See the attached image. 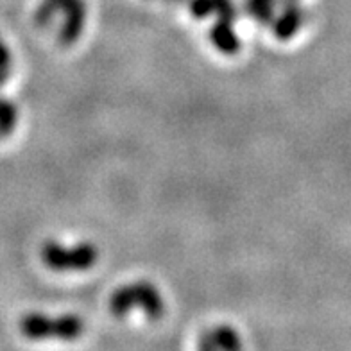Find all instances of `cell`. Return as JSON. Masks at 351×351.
<instances>
[{
    "mask_svg": "<svg viewBox=\"0 0 351 351\" xmlns=\"http://www.w3.org/2000/svg\"><path fill=\"white\" fill-rule=\"evenodd\" d=\"M111 315L115 317H125L133 310H140L142 314L147 315L151 321L162 319L165 314V300L162 292L158 291L154 283L147 280L128 283L117 289L108 301Z\"/></svg>",
    "mask_w": 351,
    "mask_h": 351,
    "instance_id": "obj_1",
    "label": "cell"
},
{
    "mask_svg": "<svg viewBox=\"0 0 351 351\" xmlns=\"http://www.w3.org/2000/svg\"><path fill=\"white\" fill-rule=\"evenodd\" d=\"M61 14L63 23L60 27L61 45H74L83 34L86 25V4L84 0H43L34 13V22L40 27H49L52 20Z\"/></svg>",
    "mask_w": 351,
    "mask_h": 351,
    "instance_id": "obj_2",
    "label": "cell"
},
{
    "mask_svg": "<svg viewBox=\"0 0 351 351\" xmlns=\"http://www.w3.org/2000/svg\"><path fill=\"white\" fill-rule=\"evenodd\" d=\"M20 332L31 341H75L83 335L84 321L75 314L47 315L31 312L20 321Z\"/></svg>",
    "mask_w": 351,
    "mask_h": 351,
    "instance_id": "obj_3",
    "label": "cell"
},
{
    "mask_svg": "<svg viewBox=\"0 0 351 351\" xmlns=\"http://www.w3.org/2000/svg\"><path fill=\"white\" fill-rule=\"evenodd\" d=\"M40 258L43 265L54 273H81L92 269L99 262V250L92 242L65 245L49 241L42 245Z\"/></svg>",
    "mask_w": 351,
    "mask_h": 351,
    "instance_id": "obj_4",
    "label": "cell"
},
{
    "mask_svg": "<svg viewBox=\"0 0 351 351\" xmlns=\"http://www.w3.org/2000/svg\"><path fill=\"white\" fill-rule=\"evenodd\" d=\"M197 348L201 350H241L242 339L235 328L231 326H215L208 332L201 333Z\"/></svg>",
    "mask_w": 351,
    "mask_h": 351,
    "instance_id": "obj_5",
    "label": "cell"
},
{
    "mask_svg": "<svg viewBox=\"0 0 351 351\" xmlns=\"http://www.w3.org/2000/svg\"><path fill=\"white\" fill-rule=\"evenodd\" d=\"M210 42L224 56H235L241 51V40L235 31V22L231 20H221L213 23L210 29Z\"/></svg>",
    "mask_w": 351,
    "mask_h": 351,
    "instance_id": "obj_6",
    "label": "cell"
},
{
    "mask_svg": "<svg viewBox=\"0 0 351 351\" xmlns=\"http://www.w3.org/2000/svg\"><path fill=\"white\" fill-rule=\"evenodd\" d=\"M305 22V13L301 10L296 2H289L285 10L280 13L276 20L273 22V33L278 40L287 42L294 38V34L298 33Z\"/></svg>",
    "mask_w": 351,
    "mask_h": 351,
    "instance_id": "obj_7",
    "label": "cell"
},
{
    "mask_svg": "<svg viewBox=\"0 0 351 351\" xmlns=\"http://www.w3.org/2000/svg\"><path fill=\"white\" fill-rule=\"evenodd\" d=\"M19 124V110L13 102L0 97V138L10 136Z\"/></svg>",
    "mask_w": 351,
    "mask_h": 351,
    "instance_id": "obj_8",
    "label": "cell"
},
{
    "mask_svg": "<svg viewBox=\"0 0 351 351\" xmlns=\"http://www.w3.org/2000/svg\"><path fill=\"white\" fill-rule=\"evenodd\" d=\"M274 2L276 0H247L245 11L258 23H269L273 22Z\"/></svg>",
    "mask_w": 351,
    "mask_h": 351,
    "instance_id": "obj_9",
    "label": "cell"
},
{
    "mask_svg": "<svg viewBox=\"0 0 351 351\" xmlns=\"http://www.w3.org/2000/svg\"><path fill=\"white\" fill-rule=\"evenodd\" d=\"M11 65H13V56H11L10 47L0 38V86L8 83L11 75Z\"/></svg>",
    "mask_w": 351,
    "mask_h": 351,
    "instance_id": "obj_10",
    "label": "cell"
},
{
    "mask_svg": "<svg viewBox=\"0 0 351 351\" xmlns=\"http://www.w3.org/2000/svg\"><path fill=\"white\" fill-rule=\"evenodd\" d=\"M213 14H217L221 20H237V10L233 0H213Z\"/></svg>",
    "mask_w": 351,
    "mask_h": 351,
    "instance_id": "obj_11",
    "label": "cell"
},
{
    "mask_svg": "<svg viewBox=\"0 0 351 351\" xmlns=\"http://www.w3.org/2000/svg\"><path fill=\"white\" fill-rule=\"evenodd\" d=\"M190 13L195 19H206L213 14V0H190Z\"/></svg>",
    "mask_w": 351,
    "mask_h": 351,
    "instance_id": "obj_12",
    "label": "cell"
},
{
    "mask_svg": "<svg viewBox=\"0 0 351 351\" xmlns=\"http://www.w3.org/2000/svg\"><path fill=\"white\" fill-rule=\"evenodd\" d=\"M287 2H298V0H287Z\"/></svg>",
    "mask_w": 351,
    "mask_h": 351,
    "instance_id": "obj_13",
    "label": "cell"
},
{
    "mask_svg": "<svg viewBox=\"0 0 351 351\" xmlns=\"http://www.w3.org/2000/svg\"><path fill=\"white\" fill-rule=\"evenodd\" d=\"M180 2H183V0H180Z\"/></svg>",
    "mask_w": 351,
    "mask_h": 351,
    "instance_id": "obj_14",
    "label": "cell"
}]
</instances>
